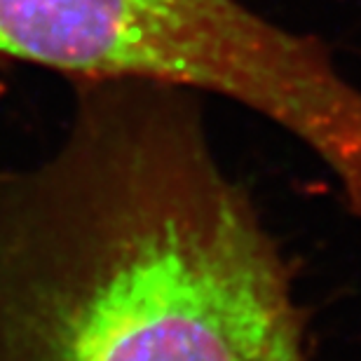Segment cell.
Instances as JSON below:
<instances>
[{
  "label": "cell",
  "mask_w": 361,
  "mask_h": 361,
  "mask_svg": "<svg viewBox=\"0 0 361 361\" xmlns=\"http://www.w3.org/2000/svg\"><path fill=\"white\" fill-rule=\"evenodd\" d=\"M0 61L228 97L305 143L361 200V90L324 42L240 0H0Z\"/></svg>",
  "instance_id": "obj_2"
},
{
  "label": "cell",
  "mask_w": 361,
  "mask_h": 361,
  "mask_svg": "<svg viewBox=\"0 0 361 361\" xmlns=\"http://www.w3.org/2000/svg\"><path fill=\"white\" fill-rule=\"evenodd\" d=\"M73 82L61 146L0 174V361H307L288 263L197 92Z\"/></svg>",
  "instance_id": "obj_1"
}]
</instances>
